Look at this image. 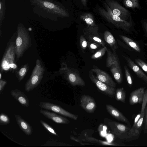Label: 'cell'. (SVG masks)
<instances>
[{"label":"cell","mask_w":147,"mask_h":147,"mask_svg":"<svg viewBox=\"0 0 147 147\" xmlns=\"http://www.w3.org/2000/svg\"><path fill=\"white\" fill-rule=\"evenodd\" d=\"M39 112L47 118L57 123L67 124L70 123V121L66 118L59 115L54 112H50L42 109H40Z\"/></svg>","instance_id":"9a60e30c"},{"label":"cell","mask_w":147,"mask_h":147,"mask_svg":"<svg viewBox=\"0 0 147 147\" xmlns=\"http://www.w3.org/2000/svg\"><path fill=\"white\" fill-rule=\"evenodd\" d=\"M11 96L22 106L28 107L29 106L28 98L25 93L16 89L10 91Z\"/></svg>","instance_id":"e0dca14e"},{"label":"cell","mask_w":147,"mask_h":147,"mask_svg":"<svg viewBox=\"0 0 147 147\" xmlns=\"http://www.w3.org/2000/svg\"><path fill=\"white\" fill-rule=\"evenodd\" d=\"M107 49V48L105 46L103 47L93 54L91 56V58L94 59H98L100 58L105 54Z\"/></svg>","instance_id":"484cf974"},{"label":"cell","mask_w":147,"mask_h":147,"mask_svg":"<svg viewBox=\"0 0 147 147\" xmlns=\"http://www.w3.org/2000/svg\"><path fill=\"white\" fill-rule=\"evenodd\" d=\"M90 71L95 74L96 78L100 81L110 86L115 87L116 83L106 72L94 66H93V68Z\"/></svg>","instance_id":"7c38bea8"},{"label":"cell","mask_w":147,"mask_h":147,"mask_svg":"<svg viewBox=\"0 0 147 147\" xmlns=\"http://www.w3.org/2000/svg\"><path fill=\"white\" fill-rule=\"evenodd\" d=\"M32 45L31 38L28 32L24 28H19L15 42L17 61L22 57L25 52Z\"/></svg>","instance_id":"6da1fadb"},{"label":"cell","mask_w":147,"mask_h":147,"mask_svg":"<svg viewBox=\"0 0 147 147\" xmlns=\"http://www.w3.org/2000/svg\"><path fill=\"white\" fill-rule=\"evenodd\" d=\"M145 92V87H141L133 91L130 94L129 102L133 105L142 102Z\"/></svg>","instance_id":"2e32d148"},{"label":"cell","mask_w":147,"mask_h":147,"mask_svg":"<svg viewBox=\"0 0 147 147\" xmlns=\"http://www.w3.org/2000/svg\"><path fill=\"white\" fill-rule=\"evenodd\" d=\"M104 4L106 10L102 8H99L98 10L100 14L117 28L128 32H130L132 23L122 20L119 16L114 14L106 3H105Z\"/></svg>","instance_id":"7a4b0ae2"},{"label":"cell","mask_w":147,"mask_h":147,"mask_svg":"<svg viewBox=\"0 0 147 147\" xmlns=\"http://www.w3.org/2000/svg\"><path fill=\"white\" fill-rule=\"evenodd\" d=\"M80 102L81 107L87 112L92 113L94 112L96 107V104L92 97L83 95L80 98Z\"/></svg>","instance_id":"4fadbf2b"},{"label":"cell","mask_w":147,"mask_h":147,"mask_svg":"<svg viewBox=\"0 0 147 147\" xmlns=\"http://www.w3.org/2000/svg\"><path fill=\"white\" fill-rule=\"evenodd\" d=\"M10 122V120L8 116L2 113L0 115V124L1 125H7Z\"/></svg>","instance_id":"f1b7e54d"},{"label":"cell","mask_w":147,"mask_h":147,"mask_svg":"<svg viewBox=\"0 0 147 147\" xmlns=\"http://www.w3.org/2000/svg\"><path fill=\"white\" fill-rule=\"evenodd\" d=\"M29 68L28 64L24 65L21 68L18 72L17 78L19 82H21L24 78Z\"/></svg>","instance_id":"d4e9b609"},{"label":"cell","mask_w":147,"mask_h":147,"mask_svg":"<svg viewBox=\"0 0 147 147\" xmlns=\"http://www.w3.org/2000/svg\"><path fill=\"white\" fill-rule=\"evenodd\" d=\"M15 43L11 42L6 50L1 63V72L7 71L16 69L15 63Z\"/></svg>","instance_id":"5b68a950"},{"label":"cell","mask_w":147,"mask_h":147,"mask_svg":"<svg viewBox=\"0 0 147 147\" xmlns=\"http://www.w3.org/2000/svg\"><path fill=\"white\" fill-rule=\"evenodd\" d=\"M14 116L17 123L22 131L28 136L31 135L33 129L30 125L19 115L15 114Z\"/></svg>","instance_id":"ffe728a7"},{"label":"cell","mask_w":147,"mask_h":147,"mask_svg":"<svg viewBox=\"0 0 147 147\" xmlns=\"http://www.w3.org/2000/svg\"><path fill=\"white\" fill-rule=\"evenodd\" d=\"M146 107V109L145 114V121L144 128V133H146L147 132V104Z\"/></svg>","instance_id":"836d02e7"},{"label":"cell","mask_w":147,"mask_h":147,"mask_svg":"<svg viewBox=\"0 0 147 147\" xmlns=\"http://www.w3.org/2000/svg\"><path fill=\"white\" fill-rule=\"evenodd\" d=\"M103 37L105 41L109 45L113 51H116L118 46L112 34L108 31H106L104 33Z\"/></svg>","instance_id":"44dd1931"},{"label":"cell","mask_w":147,"mask_h":147,"mask_svg":"<svg viewBox=\"0 0 147 147\" xmlns=\"http://www.w3.org/2000/svg\"><path fill=\"white\" fill-rule=\"evenodd\" d=\"M128 65L136 74L137 76L147 84V76L140 67L136 64L130 58L125 57Z\"/></svg>","instance_id":"d6986e66"},{"label":"cell","mask_w":147,"mask_h":147,"mask_svg":"<svg viewBox=\"0 0 147 147\" xmlns=\"http://www.w3.org/2000/svg\"><path fill=\"white\" fill-rule=\"evenodd\" d=\"M120 38L130 47L138 52L141 51V49L138 44L131 39L125 36L119 35Z\"/></svg>","instance_id":"603a6c76"},{"label":"cell","mask_w":147,"mask_h":147,"mask_svg":"<svg viewBox=\"0 0 147 147\" xmlns=\"http://www.w3.org/2000/svg\"><path fill=\"white\" fill-rule=\"evenodd\" d=\"M0 5V9H1V4Z\"/></svg>","instance_id":"60d3db41"},{"label":"cell","mask_w":147,"mask_h":147,"mask_svg":"<svg viewBox=\"0 0 147 147\" xmlns=\"http://www.w3.org/2000/svg\"><path fill=\"white\" fill-rule=\"evenodd\" d=\"M40 122L42 125L49 133L56 136H58L55 130L51 126L42 120L40 121Z\"/></svg>","instance_id":"83f0119b"},{"label":"cell","mask_w":147,"mask_h":147,"mask_svg":"<svg viewBox=\"0 0 147 147\" xmlns=\"http://www.w3.org/2000/svg\"><path fill=\"white\" fill-rule=\"evenodd\" d=\"M135 62L142 69L147 73V64L139 59H135Z\"/></svg>","instance_id":"d6a6232c"},{"label":"cell","mask_w":147,"mask_h":147,"mask_svg":"<svg viewBox=\"0 0 147 147\" xmlns=\"http://www.w3.org/2000/svg\"><path fill=\"white\" fill-rule=\"evenodd\" d=\"M124 69L127 82L128 84L131 86L132 84V81L131 74L126 66H124Z\"/></svg>","instance_id":"4dcf8cb0"},{"label":"cell","mask_w":147,"mask_h":147,"mask_svg":"<svg viewBox=\"0 0 147 147\" xmlns=\"http://www.w3.org/2000/svg\"><path fill=\"white\" fill-rule=\"evenodd\" d=\"M80 43L82 49L85 50L87 47V41L83 35L80 36Z\"/></svg>","instance_id":"1f68e13d"},{"label":"cell","mask_w":147,"mask_h":147,"mask_svg":"<svg viewBox=\"0 0 147 147\" xmlns=\"http://www.w3.org/2000/svg\"><path fill=\"white\" fill-rule=\"evenodd\" d=\"M103 130L104 131H105L107 129V127L106 126H104L103 127Z\"/></svg>","instance_id":"f35d334b"},{"label":"cell","mask_w":147,"mask_h":147,"mask_svg":"<svg viewBox=\"0 0 147 147\" xmlns=\"http://www.w3.org/2000/svg\"><path fill=\"white\" fill-rule=\"evenodd\" d=\"M88 76L91 80L103 93L111 97H113L115 94V88L110 86L98 80L90 71H89Z\"/></svg>","instance_id":"8fae6325"},{"label":"cell","mask_w":147,"mask_h":147,"mask_svg":"<svg viewBox=\"0 0 147 147\" xmlns=\"http://www.w3.org/2000/svg\"><path fill=\"white\" fill-rule=\"evenodd\" d=\"M105 2L114 14L124 20L126 21L129 19L130 15L129 11L117 2L113 0H105Z\"/></svg>","instance_id":"30bf717a"},{"label":"cell","mask_w":147,"mask_h":147,"mask_svg":"<svg viewBox=\"0 0 147 147\" xmlns=\"http://www.w3.org/2000/svg\"><path fill=\"white\" fill-rule=\"evenodd\" d=\"M123 3L127 7L133 9L139 7L138 0H124Z\"/></svg>","instance_id":"4316f807"},{"label":"cell","mask_w":147,"mask_h":147,"mask_svg":"<svg viewBox=\"0 0 147 147\" xmlns=\"http://www.w3.org/2000/svg\"><path fill=\"white\" fill-rule=\"evenodd\" d=\"M83 5L85 6H86L87 5V0H81Z\"/></svg>","instance_id":"8d00e7d4"},{"label":"cell","mask_w":147,"mask_h":147,"mask_svg":"<svg viewBox=\"0 0 147 147\" xmlns=\"http://www.w3.org/2000/svg\"><path fill=\"white\" fill-rule=\"evenodd\" d=\"M98 27H87L83 30V35L87 41L98 43L104 47L105 44L98 32Z\"/></svg>","instance_id":"ba28073f"},{"label":"cell","mask_w":147,"mask_h":147,"mask_svg":"<svg viewBox=\"0 0 147 147\" xmlns=\"http://www.w3.org/2000/svg\"><path fill=\"white\" fill-rule=\"evenodd\" d=\"M59 72L72 85L85 86V83L78 71L75 69L68 67L65 63L62 64Z\"/></svg>","instance_id":"8992f818"},{"label":"cell","mask_w":147,"mask_h":147,"mask_svg":"<svg viewBox=\"0 0 147 147\" xmlns=\"http://www.w3.org/2000/svg\"><path fill=\"white\" fill-rule=\"evenodd\" d=\"M147 32V22H144L143 24Z\"/></svg>","instance_id":"74e56055"},{"label":"cell","mask_w":147,"mask_h":147,"mask_svg":"<svg viewBox=\"0 0 147 147\" xmlns=\"http://www.w3.org/2000/svg\"><path fill=\"white\" fill-rule=\"evenodd\" d=\"M125 92L122 88H118L116 89L115 94L116 99L123 103L125 102Z\"/></svg>","instance_id":"cb8c5ba5"},{"label":"cell","mask_w":147,"mask_h":147,"mask_svg":"<svg viewBox=\"0 0 147 147\" xmlns=\"http://www.w3.org/2000/svg\"><path fill=\"white\" fill-rule=\"evenodd\" d=\"M106 65L109 68L116 81L120 84L122 81V74L119 62L116 51L112 52L107 48Z\"/></svg>","instance_id":"277c9868"},{"label":"cell","mask_w":147,"mask_h":147,"mask_svg":"<svg viewBox=\"0 0 147 147\" xmlns=\"http://www.w3.org/2000/svg\"><path fill=\"white\" fill-rule=\"evenodd\" d=\"M0 80H1V72H0Z\"/></svg>","instance_id":"ab89813d"},{"label":"cell","mask_w":147,"mask_h":147,"mask_svg":"<svg viewBox=\"0 0 147 147\" xmlns=\"http://www.w3.org/2000/svg\"><path fill=\"white\" fill-rule=\"evenodd\" d=\"M80 19L84 21L87 25V27H94L97 26L95 24L92 14L90 13H86L81 14L80 16Z\"/></svg>","instance_id":"7402d4cb"},{"label":"cell","mask_w":147,"mask_h":147,"mask_svg":"<svg viewBox=\"0 0 147 147\" xmlns=\"http://www.w3.org/2000/svg\"><path fill=\"white\" fill-rule=\"evenodd\" d=\"M7 82L6 81L3 80H0V93L3 91L5 86Z\"/></svg>","instance_id":"d590c367"},{"label":"cell","mask_w":147,"mask_h":147,"mask_svg":"<svg viewBox=\"0 0 147 147\" xmlns=\"http://www.w3.org/2000/svg\"><path fill=\"white\" fill-rule=\"evenodd\" d=\"M43 4L45 7L49 9H53L55 7V5L47 1L45 2Z\"/></svg>","instance_id":"e575fe53"},{"label":"cell","mask_w":147,"mask_h":147,"mask_svg":"<svg viewBox=\"0 0 147 147\" xmlns=\"http://www.w3.org/2000/svg\"><path fill=\"white\" fill-rule=\"evenodd\" d=\"M106 107L107 111L112 117L119 121L126 123L130 127L129 121L121 112L111 105L107 104Z\"/></svg>","instance_id":"ac0fdd59"},{"label":"cell","mask_w":147,"mask_h":147,"mask_svg":"<svg viewBox=\"0 0 147 147\" xmlns=\"http://www.w3.org/2000/svg\"><path fill=\"white\" fill-rule=\"evenodd\" d=\"M45 70V67L41 60L37 59L31 75L25 85V91H31L39 85L43 78Z\"/></svg>","instance_id":"3957f363"},{"label":"cell","mask_w":147,"mask_h":147,"mask_svg":"<svg viewBox=\"0 0 147 147\" xmlns=\"http://www.w3.org/2000/svg\"><path fill=\"white\" fill-rule=\"evenodd\" d=\"M42 109L58 113L74 120H76L78 117L77 115L72 114L64 109L59 105L46 102H41L39 104Z\"/></svg>","instance_id":"9c48e42d"},{"label":"cell","mask_w":147,"mask_h":147,"mask_svg":"<svg viewBox=\"0 0 147 147\" xmlns=\"http://www.w3.org/2000/svg\"><path fill=\"white\" fill-rule=\"evenodd\" d=\"M108 125L111 133L118 138L127 139L132 137L129 134L130 127L112 120L108 121Z\"/></svg>","instance_id":"52a82bcc"},{"label":"cell","mask_w":147,"mask_h":147,"mask_svg":"<svg viewBox=\"0 0 147 147\" xmlns=\"http://www.w3.org/2000/svg\"><path fill=\"white\" fill-rule=\"evenodd\" d=\"M100 45H101L98 43L90 42L87 41V47L92 51H94L98 49Z\"/></svg>","instance_id":"f546056e"},{"label":"cell","mask_w":147,"mask_h":147,"mask_svg":"<svg viewBox=\"0 0 147 147\" xmlns=\"http://www.w3.org/2000/svg\"><path fill=\"white\" fill-rule=\"evenodd\" d=\"M141 112V116L135 127L131 134V136H137L140 134L144 119L145 109L147 104V91L145 92L144 97L142 102Z\"/></svg>","instance_id":"5bb4252c"}]
</instances>
